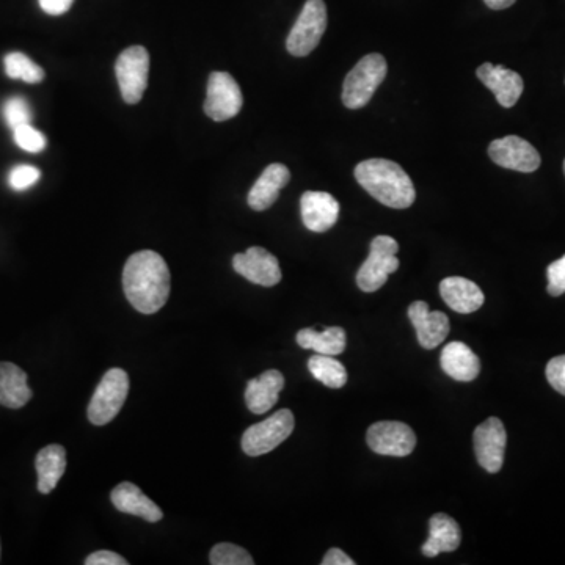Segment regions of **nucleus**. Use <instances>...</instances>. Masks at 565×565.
<instances>
[{
	"instance_id": "33",
	"label": "nucleus",
	"mask_w": 565,
	"mask_h": 565,
	"mask_svg": "<svg viewBox=\"0 0 565 565\" xmlns=\"http://www.w3.org/2000/svg\"><path fill=\"white\" fill-rule=\"evenodd\" d=\"M545 374H547V380L551 387L565 396V355L551 358L548 361Z\"/></svg>"
},
{
	"instance_id": "8",
	"label": "nucleus",
	"mask_w": 565,
	"mask_h": 565,
	"mask_svg": "<svg viewBox=\"0 0 565 565\" xmlns=\"http://www.w3.org/2000/svg\"><path fill=\"white\" fill-rule=\"evenodd\" d=\"M115 74L124 101L128 104L140 103L148 87L150 54L143 46H131L118 57Z\"/></svg>"
},
{
	"instance_id": "5",
	"label": "nucleus",
	"mask_w": 565,
	"mask_h": 565,
	"mask_svg": "<svg viewBox=\"0 0 565 565\" xmlns=\"http://www.w3.org/2000/svg\"><path fill=\"white\" fill-rule=\"evenodd\" d=\"M327 7L324 0H307L286 40V49L294 57H307L318 48L327 30Z\"/></svg>"
},
{
	"instance_id": "10",
	"label": "nucleus",
	"mask_w": 565,
	"mask_h": 565,
	"mask_svg": "<svg viewBox=\"0 0 565 565\" xmlns=\"http://www.w3.org/2000/svg\"><path fill=\"white\" fill-rule=\"evenodd\" d=\"M366 442L380 456L405 457L410 456L415 449L416 435L407 424L380 421L369 427Z\"/></svg>"
},
{
	"instance_id": "22",
	"label": "nucleus",
	"mask_w": 565,
	"mask_h": 565,
	"mask_svg": "<svg viewBox=\"0 0 565 565\" xmlns=\"http://www.w3.org/2000/svg\"><path fill=\"white\" fill-rule=\"evenodd\" d=\"M429 529L431 536L423 545V555L427 558H435L440 553H451L459 548L462 534L454 518L446 514H435L429 522Z\"/></svg>"
},
{
	"instance_id": "15",
	"label": "nucleus",
	"mask_w": 565,
	"mask_h": 565,
	"mask_svg": "<svg viewBox=\"0 0 565 565\" xmlns=\"http://www.w3.org/2000/svg\"><path fill=\"white\" fill-rule=\"evenodd\" d=\"M409 319L424 349H435L440 346L451 330L448 316L442 311L429 310V305L423 300H418L410 305Z\"/></svg>"
},
{
	"instance_id": "25",
	"label": "nucleus",
	"mask_w": 565,
	"mask_h": 565,
	"mask_svg": "<svg viewBox=\"0 0 565 565\" xmlns=\"http://www.w3.org/2000/svg\"><path fill=\"white\" fill-rule=\"evenodd\" d=\"M346 332L341 327H329V329L318 330L303 329L297 333V344L302 349L314 350L321 355H341L346 349Z\"/></svg>"
},
{
	"instance_id": "14",
	"label": "nucleus",
	"mask_w": 565,
	"mask_h": 565,
	"mask_svg": "<svg viewBox=\"0 0 565 565\" xmlns=\"http://www.w3.org/2000/svg\"><path fill=\"white\" fill-rule=\"evenodd\" d=\"M479 81L489 88L490 92L495 95L496 101L506 109H511L518 103V99L522 96L523 79L520 74L515 71L507 70L501 65H492V63H482L476 71Z\"/></svg>"
},
{
	"instance_id": "7",
	"label": "nucleus",
	"mask_w": 565,
	"mask_h": 565,
	"mask_svg": "<svg viewBox=\"0 0 565 565\" xmlns=\"http://www.w3.org/2000/svg\"><path fill=\"white\" fill-rule=\"evenodd\" d=\"M296 421L291 410H278L261 423L248 427L242 435V449L250 457L264 456L285 442L294 431Z\"/></svg>"
},
{
	"instance_id": "36",
	"label": "nucleus",
	"mask_w": 565,
	"mask_h": 565,
	"mask_svg": "<svg viewBox=\"0 0 565 565\" xmlns=\"http://www.w3.org/2000/svg\"><path fill=\"white\" fill-rule=\"evenodd\" d=\"M322 565H355V561L350 559L343 550L332 548L322 559Z\"/></svg>"
},
{
	"instance_id": "21",
	"label": "nucleus",
	"mask_w": 565,
	"mask_h": 565,
	"mask_svg": "<svg viewBox=\"0 0 565 565\" xmlns=\"http://www.w3.org/2000/svg\"><path fill=\"white\" fill-rule=\"evenodd\" d=\"M440 365L451 379L457 382H471L481 372V361L478 355L465 343L454 341L443 347Z\"/></svg>"
},
{
	"instance_id": "24",
	"label": "nucleus",
	"mask_w": 565,
	"mask_h": 565,
	"mask_svg": "<svg viewBox=\"0 0 565 565\" xmlns=\"http://www.w3.org/2000/svg\"><path fill=\"white\" fill-rule=\"evenodd\" d=\"M35 467L38 471V490L48 495L57 487L66 470V451L63 446L49 445L38 452Z\"/></svg>"
},
{
	"instance_id": "17",
	"label": "nucleus",
	"mask_w": 565,
	"mask_h": 565,
	"mask_svg": "<svg viewBox=\"0 0 565 565\" xmlns=\"http://www.w3.org/2000/svg\"><path fill=\"white\" fill-rule=\"evenodd\" d=\"M285 388V376L277 369H269L261 376L250 380L245 390V402L250 412L263 415L278 402L281 390Z\"/></svg>"
},
{
	"instance_id": "20",
	"label": "nucleus",
	"mask_w": 565,
	"mask_h": 565,
	"mask_svg": "<svg viewBox=\"0 0 565 565\" xmlns=\"http://www.w3.org/2000/svg\"><path fill=\"white\" fill-rule=\"evenodd\" d=\"M440 296L457 313L470 314L484 305V292L476 283L463 277H448L440 283Z\"/></svg>"
},
{
	"instance_id": "13",
	"label": "nucleus",
	"mask_w": 565,
	"mask_h": 565,
	"mask_svg": "<svg viewBox=\"0 0 565 565\" xmlns=\"http://www.w3.org/2000/svg\"><path fill=\"white\" fill-rule=\"evenodd\" d=\"M233 267L237 274L255 285L272 288L281 281L278 259L263 247H250L247 252L237 253Z\"/></svg>"
},
{
	"instance_id": "19",
	"label": "nucleus",
	"mask_w": 565,
	"mask_h": 565,
	"mask_svg": "<svg viewBox=\"0 0 565 565\" xmlns=\"http://www.w3.org/2000/svg\"><path fill=\"white\" fill-rule=\"evenodd\" d=\"M113 506L124 514L135 515L146 522L156 523L162 520L164 514L154 501H151L137 485L132 482H121L110 495Z\"/></svg>"
},
{
	"instance_id": "9",
	"label": "nucleus",
	"mask_w": 565,
	"mask_h": 565,
	"mask_svg": "<svg viewBox=\"0 0 565 565\" xmlns=\"http://www.w3.org/2000/svg\"><path fill=\"white\" fill-rule=\"evenodd\" d=\"M244 98L241 87L230 73L217 71L209 76L205 112L211 120L226 121L241 112Z\"/></svg>"
},
{
	"instance_id": "3",
	"label": "nucleus",
	"mask_w": 565,
	"mask_h": 565,
	"mask_svg": "<svg viewBox=\"0 0 565 565\" xmlns=\"http://www.w3.org/2000/svg\"><path fill=\"white\" fill-rule=\"evenodd\" d=\"M387 60L380 54H368L352 68L343 85V103L347 109L357 110L371 101L385 77Z\"/></svg>"
},
{
	"instance_id": "11",
	"label": "nucleus",
	"mask_w": 565,
	"mask_h": 565,
	"mask_svg": "<svg viewBox=\"0 0 565 565\" xmlns=\"http://www.w3.org/2000/svg\"><path fill=\"white\" fill-rule=\"evenodd\" d=\"M489 156L496 165L515 172L533 173L540 167L539 151L517 135H507L490 143Z\"/></svg>"
},
{
	"instance_id": "28",
	"label": "nucleus",
	"mask_w": 565,
	"mask_h": 565,
	"mask_svg": "<svg viewBox=\"0 0 565 565\" xmlns=\"http://www.w3.org/2000/svg\"><path fill=\"white\" fill-rule=\"evenodd\" d=\"M212 565H253L252 556L242 547L233 544H217L209 555Z\"/></svg>"
},
{
	"instance_id": "27",
	"label": "nucleus",
	"mask_w": 565,
	"mask_h": 565,
	"mask_svg": "<svg viewBox=\"0 0 565 565\" xmlns=\"http://www.w3.org/2000/svg\"><path fill=\"white\" fill-rule=\"evenodd\" d=\"M4 65L5 74L11 79H19L27 84H40L44 79L43 68L22 52H10L5 55Z\"/></svg>"
},
{
	"instance_id": "2",
	"label": "nucleus",
	"mask_w": 565,
	"mask_h": 565,
	"mask_svg": "<svg viewBox=\"0 0 565 565\" xmlns=\"http://www.w3.org/2000/svg\"><path fill=\"white\" fill-rule=\"evenodd\" d=\"M355 179L363 189L382 205L407 209L415 203L412 179L404 168L388 159H368L355 167Z\"/></svg>"
},
{
	"instance_id": "6",
	"label": "nucleus",
	"mask_w": 565,
	"mask_h": 565,
	"mask_svg": "<svg viewBox=\"0 0 565 565\" xmlns=\"http://www.w3.org/2000/svg\"><path fill=\"white\" fill-rule=\"evenodd\" d=\"M129 393V377L120 368L109 369L104 374L88 404V420L95 426L110 423L120 413Z\"/></svg>"
},
{
	"instance_id": "35",
	"label": "nucleus",
	"mask_w": 565,
	"mask_h": 565,
	"mask_svg": "<svg viewBox=\"0 0 565 565\" xmlns=\"http://www.w3.org/2000/svg\"><path fill=\"white\" fill-rule=\"evenodd\" d=\"M41 10L51 16L65 15L70 10L74 0H38Z\"/></svg>"
},
{
	"instance_id": "4",
	"label": "nucleus",
	"mask_w": 565,
	"mask_h": 565,
	"mask_svg": "<svg viewBox=\"0 0 565 565\" xmlns=\"http://www.w3.org/2000/svg\"><path fill=\"white\" fill-rule=\"evenodd\" d=\"M399 245L390 236L372 239L369 256L357 274L358 288L363 292H376L387 283L388 277L399 269Z\"/></svg>"
},
{
	"instance_id": "37",
	"label": "nucleus",
	"mask_w": 565,
	"mask_h": 565,
	"mask_svg": "<svg viewBox=\"0 0 565 565\" xmlns=\"http://www.w3.org/2000/svg\"><path fill=\"white\" fill-rule=\"evenodd\" d=\"M484 4L492 10H506L515 4V0H484Z\"/></svg>"
},
{
	"instance_id": "16",
	"label": "nucleus",
	"mask_w": 565,
	"mask_h": 565,
	"mask_svg": "<svg viewBox=\"0 0 565 565\" xmlns=\"http://www.w3.org/2000/svg\"><path fill=\"white\" fill-rule=\"evenodd\" d=\"M339 211L338 200L327 192L308 190L300 198L303 225L313 233H325L335 226Z\"/></svg>"
},
{
	"instance_id": "34",
	"label": "nucleus",
	"mask_w": 565,
	"mask_h": 565,
	"mask_svg": "<svg viewBox=\"0 0 565 565\" xmlns=\"http://www.w3.org/2000/svg\"><path fill=\"white\" fill-rule=\"evenodd\" d=\"M87 565H128L129 562L123 556L113 553V551L99 550L92 553L85 559Z\"/></svg>"
},
{
	"instance_id": "32",
	"label": "nucleus",
	"mask_w": 565,
	"mask_h": 565,
	"mask_svg": "<svg viewBox=\"0 0 565 565\" xmlns=\"http://www.w3.org/2000/svg\"><path fill=\"white\" fill-rule=\"evenodd\" d=\"M547 278L548 294L553 297L562 296L565 292V255L548 266Z\"/></svg>"
},
{
	"instance_id": "12",
	"label": "nucleus",
	"mask_w": 565,
	"mask_h": 565,
	"mask_svg": "<svg viewBox=\"0 0 565 565\" xmlns=\"http://www.w3.org/2000/svg\"><path fill=\"white\" fill-rule=\"evenodd\" d=\"M507 434L503 421L489 418L474 431V452L479 465L489 473H498L503 468Z\"/></svg>"
},
{
	"instance_id": "38",
	"label": "nucleus",
	"mask_w": 565,
	"mask_h": 565,
	"mask_svg": "<svg viewBox=\"0 0 565 565\" xmlns=\"http://www.w3.org/2000/svg\"><path fill=\"white\" fill-rule=\"evenodd\" d=\"M564 173H565V161H564Z\"/></svg>"
},
{
	"instance_id": "23",
	"label": "nucleus",
	"mask_w": 565,
	"mask_h": 565,
	"mask_svg": "<svg viewBox=\"0 0 565 565\" xmlns=\"http://www.w3.org/2000/svg\"><path fill=\"white\" fill-rule=\"evenodd\" d=\"M32 399V390L27 385V374L19 366L2 361L0 363V404L8 409H21Z\"/></svg>"
},
{
	"instance_id": "18",
	"label": "nucleus",
	"mask_w": 565,
	"mask_h": 565,
	"mask_svg": "<svg viewBox=\"0 0 565 565\" xmlns=\"http://www.w3.org/2000/svg\"><path fill=\"white\" fill-rule=\"evenodd\" d=\"M291 172L283 164H270L248 192V206L253 211H266L280 197V190L288 186Z\"/></svg>"
},
{
	"instance_id": "30",
	"label": "nucleus",
	"mask_w": 565,
	"mask_h": 565,
	"mask_svg": "<svg viewBox=\"0 0 565 565\" xmlns=\"http://www.w3.org/2000/svg\"><path fill=\"white\" fill-rule=\"evenodd\" d=\"M4 117L11 129L18 128L22 124H30L32 121V109L22 96H13L8 99L4 106Z\"/></svg>"
},
{
	"instance_id": "1",
	"label": "nucleus",
	"mask_w": 565,
	"mask_h": 565,
	"mask_svg": "<svg viewBox=\"0 0 565 565\" xmlns=\"http://www.w3.org/2000/svg\"><path fill=\"white\" fill-rule=\"evenodd\" d=\"M170 270L159 253L142 250L124 264V296L135 310L154 314L161 310L170 296Z\"/></svg>"
},
{
	"instance_id": "31",
	"label": "nucleus",
	"mask_w": 565,
	"mask_h": 565,
	"mask_svg": "<svg viewBox=\"0 0 565 565\" xmlns=\"http://www.w3.org/2000/svg\"><path fill=\"white\" fill-rule=\"evenodd\" d=\"M41 172L33 165H16L8 175V184L16 192L30 189L40 181Z\"/></svg>"
},
{
	"instance_id": "26",
	"label": "nucleus",
	"mask_w": 565,
	"mask_h": 565,
	"mask_svg": "<svg viewBox=\"0 0 565 565\" xmlns=\"http://www.w3.org/2000/svg\"><path fill=\"white\" fill-rule=\"evenodd\" d=\"M308 369L314 379L324 383L325 387L343 388L347 382V371L341 361L332 355L316 354L308 360Z\"/></svg>"
},
{
	"instance_id": "29",
	"label": "nucleus",
	"mask_w": 565,
	"mask_h": 565,
	"mask_svg": "<svg viewBox=\"0 0 565 565\" xmlns=\"http://www.w3.org/2000/svg\"><path fill=\"white\" fill-rule=\"evenodd\" d=\"M13 139L16 145L27 153H41L48 145V140L44 137L43 132L33 128L32 124H22L13 129Z\"/></svg>"
}]
</instances>
